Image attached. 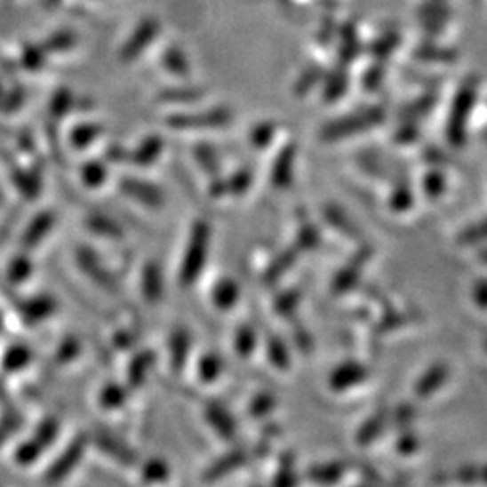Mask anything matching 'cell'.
I'll list each match as a JSON object with an SVG mask.
<instances>
[{
    "label": "cell",
    "instance_id": "cell-1",
    "mask_svg": "<svg viewBox=\"0 0 487 487\" xmlns=\"http://www.w3.org/2000/svg\"><path fill=\"white\" fill-rule=\"evenodd\" d=\"M210 242H212V228L206 220H197L192 228L188 246L180 262L179 280L182 287H190L203 273L208 253H210Z\"/></svg>",
    "mask_w": 487,
    "mask_h": 487
},
{
    "label": "cell",
    "instance_id": "cell-2",
    "mask_svg": "<svg viewBox=\"0 0 487 487\" xmlns=\"http://www.w3.org/2000/svg\"><path fill=\"white\" fill-rule=\"evenodd\" d=\"M383 121H385V110L381 107H369V108H363L355 114L331 121V124H327L320 131V136L325 141H336L341 138H348V136H354L359 132H367L371 129H376L383 124Z\"/></svg>",
    "mask_w": 487,
    "mask_h": 487
},
{
    "label": "cell",
    "instance_id": "cell-3",
    "mask_svg": "<svg viewBox=\"0 0 487 487\" xmlns=\"http://www.w3.org/2000/svg\"><path fill=\"white\" fill-rule=\"evenodd\" d=\"M476 94H478V84L475 80H466L455 94L451 114L448 119V127H446V136L450 143L455 147H462L466 143L467 119L471 116Z\"/></svg>",
    "mask_w": 487,
    "mask_h": 487
},
{
    "label": "cell",
    "instance_id": "cell-4",
    "mask_svg": "<svg viewBox=\"0 0 487 487\" xmlns=\"http://www.w3.org/2000/svg\"><path fill=\"white\" fill-rule=\"evenodd\" d=\"M231 112L224 107L206 110L203 114H180L168 119L172 129L179 131H203V129H220L231 121Z\"/></svg>",
    "mask_w": 487,
    "mask_h": 487
},
{
    "label": "cell",
    "instance_id": "cell-5",
    "mask_svg": "<svg viewBox=\"0 0 487 487\" xmlns=\"http://www.w3.org/2000/svg\"><path fill=\"white\" fill-rule=\"evenodd\" d=\"M371 259H372V248L371 246L359 248L350 257V260L334 276V280H332L334 294H345V292L352 291L359 283L363 269H364V266L371 262Z\"/></svg>",
    "mask_w": 487,
    "mask_h": 487
},
{
    "label": "cell",
    "instance_id": "cell-6",
    "mask_svg": "<svg viewBox=\"0 0 487 487\" xmlns=\"http://www.w3.org/2000/svg\"><path fill=\"white\" fill-rule=\"evenodd\" d=\"M121 190H124L125 196L132 197V201L147 208H159L164 203L163 192L156 185H152V182L143 179H136V177L121 179Z\"/></svg>",
    "mask_w": 487,
    "mask_h": 487
},
{
    "label": "cell",
    "instance_id": "cell-7",
    "mask_svg": "<svg viewBox=\"0 0 487 487\" xmlns=\"http://www.w3.org/2000/svg\"><path fill=\"white\" fill-rule=\"evenodd\" d=\"M369 378V371L357 361H345L332 371L329 385L336 392L350 390Z\"/></svg>",
    "mask_w": 487,
    "mask_h": 487
},
{
    "label": "cell",
    "instance_id": "cell-8",
    "mask_svg": "<svg viewBox=\"0 0 487 487\" xmlns=\"http://www.w3.org/2000/svg\"><path fill=\"white\" fill-rule=\"evenodd\" d=\"M294 163H296V145L289 143L285 145L271 166V182L275 188L285 190L291 187L294 177Z\"/></svg>",
    "mask_w": 487,
    "mask_h": 487
},
{
    "label": "cell",
    "instance_id": "cell-9",
    "mask_svg": "<svg viewBox=\"0 0 487 487\" xmlns=\"http://www.w3.org/2000/svg\"><path fill=\"white\" fill-rule=\"evenodd\" d=\"M253 185V172L250 168H242L235 172L231 177L226 180H215L210 192L213 197H222V196H242L246 194Z\"/></svg>",
    "mask_w": 487,
    "mask_h": 487
},
{
    "label": "cell",
    "instance_id": "cell-10",
    "mask_svg": "<svg viewBox=\"0 0 487 487\" xmlns=\"http://www.w3.org/2000/svg\"><path fill=\"white\" fill-rule=\"evenodd\" d=\"M248 460V453L244 450H231L226 455H222L220 459H217L203 475L204 482H217L224 476H228L229 473H233L235 469H238L240 466L246 464Z\"/></svg>",
    "mask_w": 487,
    "mask_h": 487
},
{
    "label": "cell",
    "instance_id": "cell-11",
    "mask_svg": "<svg viewBox=\"0 0 487 487\" xmlns=\"http://www.w3.org/2000/svg\"><path fill=\"white\" fill-rule=\"evenodd\" d=\"M390 424V411L388 410H379L372 417H369L361 424V428L357 430L355 441L359 446H369L374 441H378L388 428Z\"/></svg>",
    "mask_w": 487,
    "mask_h": 487
},
{
    "label": "cell",
    "instance_id": "cell-12",
    "mask_svg": "<svg viewBox=\"0 0 487 487\" xmlns=\"http://www.w3.org/2000/svg\"><path fill=\"white\" fill-rule=\"evenodd\" d=\"M190 348H192L190 332L187 329L173 331V334L170 336L168 350H170V364H172V369L177 374L187 367V361H188V355H190Z\"/></svg>",
    "mask_w": 487,
    "mask_h": 487
},
{
    "label": "cell",
    "instance_id": "cell-13",
    "mask_svg": "<svg viewBox=\"0 0 487 487\" xmlns=\"http://www.w3.org/2000/svg\"><path fill=\"white\" fill-rule=\"evenodd\" d=\"M448 378H450V369L446 367V364L437 363V364H434V367H430L428 371H426L419 378V381L415 385V394L419 397H422V399L424 397H430V395L437 394L444 387V383L448 381Z\"/></svg>",
    "mask_w": 487,
    "mask_h": 487
},
{
    "label": "cell",
    "instance_id": "cell-14",
    "mask_svg": "<svg viewBox=\"0 0 487 487\" xmlns=\"http://www.w3.org/2000/svg\"><path fill=\"white\" fill-rule=\"evenodd\" d=\"M206 420L212 428L224 439L231 441L236 435V424L231 413L226 410V406L219 403H212L206 406Z\"/></svg>",
    "mask_w": 487,
    "mask_h": 487
},
{
    "label": "cell",
    "instance_id": "cell-15",
    "mask_svg": "<svg viewBox=\"0 0 487 487\" xmlns=\"http://www.w3.org/2000/svg\"><path fill=\"white\" fill-rule=\"evenodd\" d=\"M419 17L422 19L426 31L437 35L439 31H443L446 20L450 19V10L441 3V0H430L428 4H424L420 8Z\"/></svg>",
    "mask_w": 487,
    "mask_h": 487
},
{
    "label": "cell",
    "instance_id": "cell-16",
    "mask_svg": "<svg viewBox=\"0 0 487 487\" xmlns=\"http://www.w3.org/2000/svg\"><path fill=\"white\" fill-rule=\"evenodd\" d=\"M299 251L296 248H287L283 251H280L267 266V269L264 271V282L266 283H276L278 280H282L296 264Z\"/></svg>",
    "mask_w": 487,
    "mask_h": 487
},
{
    "label": "cell",
    "instance_id": "cell-17",
    "mask_svg": "<svg viewBox=\"0 0 487 487\" xmlns=\"http://www.w3.org/2000/svg\"><path fill=\"white\" fill-rule=\"evenodd\" d=\"M82 448H84L82 443H73V446H69L62 453V457H60V460H56L49 467V471H47V482H56V480H62L64 476H68L69 471L75 469L76 464L80 462Z\"/></svg>",
    "mask_w": 487,
    "mask_h": 487
},
{
    "label": "cell",
    "instance_id": "cell-18",
    "mask_svg": "<svg viewBox=\"0 0 487 487\" xmlns=\"http://www.w3.org/2000/svg\"><path fill=\"white\" fill-rule=\"evenodd\" d=\"M240 298V289L238 283L231 278H222L215 283L213 292H212V299L213 306L219 307L220 311H228L233 309L236 306V301Z\"/></svg>",
    "mask_w": 487,
    "mask_h": 487
},
{
    "label": "cell",
    "instance_id": "cell-19",
    "mask_svg": "<svg viewBox=\"0 0 487 487\" xmlns=\"http://www.w3.org/2000/svg\"><path fill=\"white\" fill-rule=\"evenodd\" d=\"M323 219L341 235L350 236V238H357L359 236V228L355 226V222L345 213V210H341L336 204H327L323 208Z\"/></svg>",
    "mask_w": 487,
    "mask_h": 487
},
{
    "label": "cell",
    "instance_id": "cell-20",
    "mask_svg": "<svg viewBox=\"0 0 487 487\" xmlns=\"http://www.w3.org/2000/svg\"><path fill=\"white\" fill-rule=\"evenodd\" d=\"M141 289L143 294L148 301L156 303L161 299L163 291H164V280H163V273L161 267L157 264H148L143 269V280H141Z\"/></svg>",
    "mask_w": 487,
    "mask_h": 487
},
{
    "label": "cell",
    "instance_id": "cell-21",
    "mask_svg": "<svg viewBox=\"0 0 487 487\" xmlns=\"http://www.w3.org/2000/svg\"><path fill=\"white\" fill-rule=\"evenodd\" d=\"M52 224H54V217L49 212H45L40 217H36L31 222V228L26 231V235L22 238L24 240L22 242L24 248H35V246H38L40 240L45 238L49 235V231L52 229Z\"/></svg>",
    "mask_w": 487,
    "mask_h": 487
},
{
    "label": "cell",
    "instance_id": "cell-22",
    "mask_svg": "<svg viewBox=\"0 0 487 487\" xmlns=\"http://www.w3.org/2000/svg\"><path fill=\"white\" fill-rule=\"evenodd\" d=\"M345 475V464L339 460L334 462H325V464H316L307 471L309 480L316 483H334Z\"/></svg>",
    "mask_w": 487,
    "mask_h": 487
},
{
    "label": "cell",
    "instance_id": "cell-23",
    "mask_svg": "<svg viewBox=\"0 0 487 487\" xmlns=\"http://www.w3.org/2000/svg\"><path fill=\"white\" fill-rule=\"evenodd\" d=\"M435 103H437V94L435 92L424 94L419 100H415L413 103H410L408 107H404L403 112H401V117L404 121H415V124H417L419 119H422V117H426L430 114V110L435 107Z\"/></svg>",
    "mask_w": 487,
    "mask_h": 487
},
{
    "label": "cell",
    "instance_id": "cell-24",
    "mask_svg": "<svg viewBox=\"0 0 487 487\" xmlns=\"http://www.w3.org/2000/svg\"><path fill=\"white\" fill-rule=\"evenodd\" d=\"M266 350H267V357H269L271 364H275L276 369L285 371V369L291 367L289 347H287V343H285L282 338H278V336H269V338H267Z\"/></svg>",
    "mask_w": 487,
    "mask_h": 487
},
{
    "label": "cell",
    "instance_id": "cell-25",
    "mask_svg": "<svg viewBox=\"0 0 487 487\" xmlns=\"http://www.w3.org/2000/svg\"><path fill=\"white\" fill-rule=\"evenodd\" d=\"M163 150V140L161 138H148L134 154H129L127 161H132L138 166H148L152 164Z\"/></svg>",
    "mask_w": 487,
    "mask_h": 487
},
{
    "label": "cell",
    "instance_id": "cell-26",
    "mask_svg": "<svg viewBox=\"0 0 487 487\" xmlns=\"http://www.w3.org/2000/svg\"><path fill=\"white\" fill-rule=\"evenodd\" d=\"M222 371H224V363H222L219 354L210 352V354H204L201 357L199 367H197V374H199L201 381L213 383L222 376Z\"/></svg>",
    "mask_w": 487,
    "mask_h": 487
},
{
    "label": "cell",
    "instance_id": "cell-27",
    "mask_svg": "<svg viewBox=\"0 0 487 487\" xmlns=\"http://www.w3.org/2000/svg\"><path fill=\"white\" fill-rule=\"evenodd\" d=\"M301 303V291L298 287L292 289H285L283 292H280L275 299V309L280 316H292Z\"/></svg>",
    "mask_w": 487,
    "mask_h": 487
},
{
    "label": "cell",
    "instance_id": "cell-28",
    "mask_svg": "<svg viewBox=\"0 0 487 487\" xmlns=\"http://www.w3.org/2000/svg\"><path fill=\"white\" fill-rule=\"evenodd\" d=\"M322 233L313 224H303L296 233V250L298 251H313L320 246Z\"/></svg>",
    "mask_w": 487,
    "mask_h": 487
},
{
    "label": "cell",
    "instance_id": "cell-29",
    "mask_svg": "<svg viewBox=\"0 0 487 487\" xmlns=\"http://www.w3.org/2000/svg\"><path fill=\"white\" fill-rule=\"evenodd\" d=\"M194 157L199 163V166L212 177H215L220 170V161L219 156L215 152V148L212 145H199L194 150Z\"/></svg>",
    "mask_w": 487,
    "mask_h": 487
},
{
    "label": "cell",
    "instance_id": "cell-30",
    "mask_svg": "<svg viewBox=\"0 0 487 487\" xmlns=\"http://www.w3.org/2000/svg\"><path fill=\"white\" fill-rule=\"evenodd\" d=\"M348 89V76L345 71H336L327 78L325 89H323V98L325 101H338Z\"/></svg>",
    "mask_w": 487,
    "mask_h": 487
},
{
    "label": "cell",
    "instance_id": "cell-31",
    "mask_svg": "<svg viewBox=\"0 0 487 487\" xmlns=\"http://www.w3.org/2000/svg\"><path fill=\"white\" fill-rule=\"evenodd\" d=\"M235 348L242 357H248L257 348V332L250 325H242L235 334Z\"/></svg>",
    "mask_w": 487,
    "mask_h": 487
},
{
    "label": "cell",
    "instance_id": "cell-32",
    "mask_svg": "<svg viewBox=\"0 0 487 487\" xmlns=\"http://www.w3.org/2000/svg\"><path fill=\"white\" fill-rule=\"evenodd\" d=\"M422 187H424L426 196H428L430 199H437L446 190V177H444L443 172L432 170V172L426 173V177L422 180Z\"/></svg>",
    "mask_w": 487,
    "mask_h": 487
},
{
    "label": "cell",
    "instance_id": "cell-33",
    "mask_svg": "<svg viewBox=\"0 0 487 487\" xmlns=\"http://www.w3.org/2000/svg\"><path fill=\"white\" fill-rule=\"evenodd\" d=\"M483 240H487V217L480 222L471 224L459 235V244H462V246H475V244H480Z\"/></svg>",
    "mask_w": 487,
    "mask_h": 487
},
{
    "label": "cell",
    "instance_id": "cell-34",
    "mask_svg": "<svg viewBox=\"0 0 487 487\" xmlns=\"http://www.w3.org/2000/svg\"><path fill=\"white\" fill-rule=\"evenodd\" d=\"M411 204H413V192L406 182H401V185H397L390 196V208L394 212H406L411 208Z\"/></svg>",
    "mask_w": 487,
    "mask_h": 487
},
{
    "label": "cell",
    "instance_id": "cell-35",
    "mask_svg": "<svg viewBox=\"0 0 487 487\" xmlns=\"http://www.w3.org/2000/svg\"><path fill=\"white\" fill-rule=\"evenodd\" d=\"M322 78H323V73H322L320 68H309V69H306V71L301 73V76L298 78V82H296V87H294L296 94L301 96V94L311 92L322 82Z\"/></svg>",
    "mask_w": 487,
    "mask_h": 487
},
{
    "label": "cell",
    "instance_id": "cell-36",
    "mask_svg": "<svg viewBox=\"0 0 487 487\" xmlns=\"http://www.w3.org/2000/svg\"><path fill=\"white\" fill-rule=\"evenodd\" d=\"M275 136H276V125L271 124V121H266V124H260L251 131L250 140L255 148H266L271 145Z\"/></svg>",
    "mask_w": 487,
    "mask_h": 487
},
{
    "label": "cell",
    "instance_id": "cell-37",
    "mask_svg": "<svg viewBox=\"0 0 487 487\" xmlns=\"http://www.w3.org/2000/svg\"><path fill=\"white\" fill-rule=\"evenodd\" d=\"M276 406V397L269 392H260L253 397L251 404H250V413L255 417V419H260V417H266L269 415Z\"/></svg>",
    "mask_w": 487,
    "mask_h": 487
},
{
    "label": "cell",
    "instance_id": "cell-38",
    "mask_svg": "<svg viewBox=\"0 0 487 487\" xmlns=\"http://www.w3.org/2000/svg\"><path fill=\"white\" fill-rule=\"evenodd\" d=\"M154 361H156V359H154V354H152V352H143V354H140V355L134 359L132 367H131V379H132L134 385H140V383L147 378L148 371L152 369Z\"/></svg>",
    "mask_w": 487,
    "mask_h": 487
},
{
    "label": "cell",
    "instance_id": "cell-39",
    "mask_svg": "<svg viewBox=\"0 0 487 487\" xmlns=\"http://www.w3.org/2000/svg\"><path fill=\"white\" fill-rule=\"evenodd\" d=\"M82 179L85 182V187L96 188L101 187L103 180L107 179V168L103 163H87L82 170Z\"/></svg>",
    "mask_w": 487,
    "mask_h": 487
},
{
    "label": "cell",
    "instance_id": "cell-40",
    "mask_svg": "<svg viewBox=\"0 0 487 487\" xmlns=\"http://www.w3.org/2000/svg\"><path fill=\"white\" fill-rule=\"evenodd\" d=\"M359 51V44L355 38V31L354 28H347V31L343 33V40H341V49H339V56L343 64H350L352 60L357 56Z\"/></svg>",
    "mask_w": 487,
    "mask_h": 487
},
{
    "label": "cell",
    "instance_id": "cell-41",
    "mask_svg": "<svg viewBox=\"0 0 487 487\" xmlns=\"http://www.w3.org/2000/svg\"><path fill=\"white\" fill-rule=\"evenodd\" d=\"M417 58L426 60V62H451L455 60V54L446 49H439L435 45H422L417 49Z\"/></svg>",
    "mask_w": 487,
    "mask_h": 487
},
{
    "label": "cell",
    "instance_id": "cell-42",
    "mask_svg": "<svg viewBox=\"0 0 487 487\" xmlns=\"http://www.w3.org/2000/svg\"><path fill=\"white\" fill-rule=\"evenodd\" d=\"M282 459H283V460H282L280 471H278L276 476L273 478V483H275V485H280V487L296 485V483H298V476H296L294 467H292V457H291V455H283Z\"/></svg>",
    "mask_w": 487,
    "mask_h": 487
},
{
    "label": "cell",
    "instance_id": "cell-43",
    "mask_svg": "<svg viewBox=\"0 0 487 487\" xmlns=\"http://www.w3.org/2000/svg\"><path fill=\"white\" fill-rule=\"evenodd\" d=\"M415 406L410 404V403H404V404H399L392 413H390V422L395 424L397 428L401 430H408L410 424L413 422L415 419Z\"/></svg>",
    "mask_w": 487,
    "mask_h": 487
},
{
    "label": "cell",
    "instance_id": "cell-44",
    "mask_svg": "<svg viewBox=\"0 0 487 487\" xmlns=\"http://www.w3.org/2000/svg\"><path fill=\"white\" fill-rule=\"evenodd\" d=\"M397 44H399V35H397V31L390 29L379 40H376V44L372 45V52L378 58H385L388 54H392V51L397 47Z\"/></svg>",
    "mask_w": 487,
    "mask_h": 487
},
{
    "label": "cell",
    "instance_id": "cell-45",
    "mask_svg": "<svg viewBox=\"0 0 487 487\" xmlns=\"http://www.w3.org/2000/svg\"><path fill=\"white\" fill-rule=\"evenodd\" d=\"M168 476V466L163 460H148L143 467V478L147 482H161Z\"/></svg>",
    "mask_w": 487,
    "mask_h": 487
},
{
    "label": "cell",
    "instance_id": "cell-46",
    "mask_svg": "<svg viewBox=\"0 0 487 487\" xmlns=\"http://www.w3.org/2000/svg\"><path fill=\"white\" fill-rule=\"evenodd\" d=\"M406 320H408V318H406L404 313L390 311V313H387V315L381 318V322H379V325H378V332H381V334L392 332V331L403 327V325L406 323Z\"/></svg>",
    "mask_w": 487,
    "mask_h": 487
},
{
    "label": "cell",
    "instance_id": "cell-47",
    "mask_svg": "<svg viewBox=\"0 0 487 487\" xmlns=\"http://www.w3.org/2000/svg\"><path fill=\"white\" fill-rule=\"evenodd\" d=\"M292 341H294L296 348L301 352H311L315 347V339L306 327H296L292 331Z\"/></svg>",
    "mask_w": 487,
    "mask_h": 487
},
{
    "label": "cell",
    "instance_id": "cell-48",
    "mask_svg": "<svg viewBox=\"0 0 487 487\" xmlns=\"http://www.w3.org/2000/svg\"><path fill=\"white\" fill-rule=\"evenodd\" d=\"M417 448H419V437L410 430H403V434L397 439V451L401 455H411L413 451H417Z\"/></svg>",
    "mask_w": 487,
    "mask_h": 487
},
{
    "label": "cell",
    "instance_id": "cell-49",
    "mask_svg": "<svg viewBox=\"0 0 487 487\" xmlns=\"http://www.w3.org/2000/svg\"><path fill=\"white\" fill-rule=\"evenodd\" d=\"M417 138H419V129H417L415 121H404V125H401L399 131H397V134H395V140L401 145H410Z\"/></svg>",
    "mask_w": 487,
    "mask_h": 487
},
{
    "label": "cell",
    "instance_id": "cell-50",
    "mask_svg": "<svg viewBox=\"0 0 487 487\" xmlns=\"http://www.w3.org/2000/svg\"><path fill=\"white\" fill-rule=\"evenodd\" d=\"M383 76H385V71H383L381 66L369 69L367 75H364V78H363L364 87H367V91H376V89H379V85L383 84Z\"/></svg>",
    "mask_w": 487,
    "mask_h": 487
},
{
    "label": "cell",
    "instance_id": "cell-51",
    "mask_svg": "<svg viewBox=\"0 0 487 487\" xmlns=\"http://www.w3.org/2000/svg\"><path fill=\"white\" fill-rule=\"evenodd\" d=\"M473 301L480 309H487V278H482L473 287Z\"/></svg>",
    "mask_w": 487,
    "mask_h": 487
},
{
    "label": "cell",
    "instance_id": "cell-52",
    "mask_svg": "<svg viewBox=\"0 0 487 487\" xmlns=\"http://www.w3.org/2000/svg\"><path fill=\"white\" fill-rule=\"evenodd\" d=\"M457 480L462 483H475L478 482V467L473 464H466L457 471Z\"/></svg>",
    "mask_w": 487,
    "mask_h": 487
},
{
    "label": "cell",
    "instance_id": "cell-53",
    "mask_svg": "<svg viewBox=\"0 0 487 487\" xmlns=\"http://www.w3.org/2000/svg\"><path fill=\"white\" fill-rule=\"evenodd\" d=\"M170 101H197L201 98V92L199 91H172L168 94Z\"/></svg>",
    "mask_w": 487,
    "mask_h": 487
},
{
    "label": "cell",
    "instance_id": "cell-54",
    "mask_svg": "<svg viewBox=\"0 0 487 487\" xmlns=\"http://www.w3.org/2000/svg\"><path fill=\"white\" fill-rule=\"evenodd\" d=\"M12 269H17V271H22V267L19 266V259H17V260L13 262V266H12ZM24 271H26V273H24V276H29V275H31V264H28V266L24 267Z\"/></svg>",
    "mask_w": 487,
    "mask_h": 487
},
{
    "label": "cell",
    "instance_id": "cell-55",
    "mask_svg": "<svg viewBox=\"0 0 487 487\" xmlns=\"http://www.w3.org/2000/svg\"><path fill=\"white\" fill-rule=\"evenodd\" d=\"M478 482L487 483V464L482 466V467H478Z\"/></svg>",
    "mask_w": 487,
    "mask_h": 487
},
{
    "label": "cell",
    "instance_id": "cell-56",
    "mask_svg": "<svg viewBox=\"0 0 487 487\" xmlns=\"http://www.w3.org/2000/svg\"><path fill=\"white\" fill-rule=\"evenodd\" d=\"M480 259H482V260H483V262H485V264H487V250H485V251H482V253H480Z\"/></svg>",
    "mask_w": 487,
    "mask_h": 487
},
{
    "label": "cell",
    "instance_id": "cell-57",
    "mask_svg": "<svg viewBox=\"0 0 487 487\" xmlns=\"http://www.w3.org/2000/svg\"><path fill=\"white\" fill-rule=\"evenodd\" d=\"M485 347H487V345H485Z\"/></svg>",
    "mask_w": 487,
    "mask_h": 487
}]
</instances>
